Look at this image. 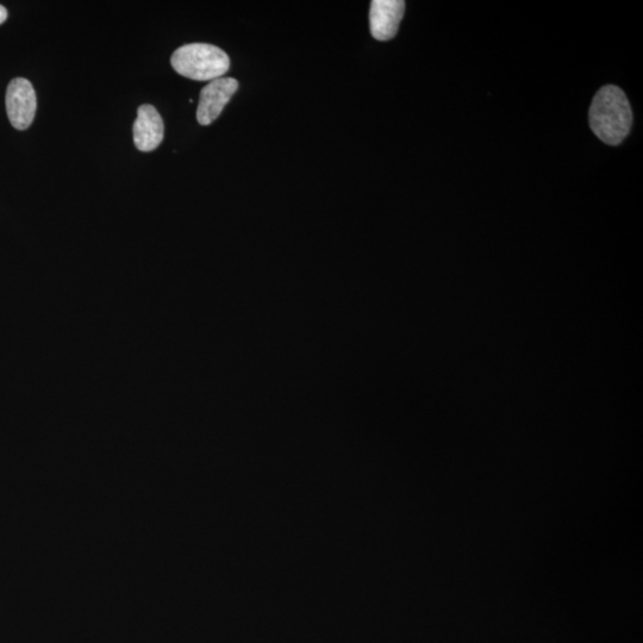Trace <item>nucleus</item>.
Listing matches in <instances>:
<instances>
[{
    "label": "nucleus",
    "mask_w": 643,
    "mask_h": 643,
    "mask_svg": "<svg viewBox=\"0 0 643 643\" xmlns=\"http://www.w3.org/2000/svg\"><path fill=\"white\" fill-rule=\"evenodd\" d=\"M171 64L180 76L196 81H212L222 78L229 71L230 59L221 48L208 43H191L173 53Z\"/></svg>",
    "instance_id": "nucleus-2"
},
{
    "label": "nucleus",
    "mask_w": 643,
    "mask_h": 643,
    "mask_svg": "<svg viewBox=\"0 0 643 643\" xmlns=\"http://www.w3.org/2000/svg\"><path fill=\"white\" fill-rule=\"evenodd\" d=\"M36 93L30 81L16 78L6 91V112L11 126L17 130H27L36 115Z\"/></svg>",
    "instance_id": "nucleus-3"
},
{
    "label": "nucleus",
    "mask_w": 643,
    "mask_h": 643,
    "mask_svg": "<svg viewBox=\"0 0 643 643\" xmlns=\"http://www.w3.org/2000/svg\"><path fill=\"white\" fill-rule=\"evenodd\" d=\"M239 89V81L233 78H220L210 81L201 92L197 109V121L201 126H209L222 114L230 99Z\"/></svg>",
    "instance_id": "nucleus-4"
},
{
    "label": "nucleus",
    "mask_w": 643,
    "mask_h": 643,
    "mask_svg": "<svg viewBox=\"0 0 643 643\" xmlns=\"http://www.w3.org/2000/svg\"><path fill=\"white\" fill-rule=\"evenodd\" d=\"M135 146L141 152H152L164 140V121L153 105H141L134 124Z\"/></svg>",
    "instance_id": "nucleus-6"
},
{
    "label": "nucleus",
    "mask_w": 643,
    "mask_h": 643,
    "mask_svg": "<svg viewBox=\"0 0 643 643\" xmlns=\"http://www.w3.org/2000/svg\"><path fill=\"white\" fill-rule=\"evenodd\" d=\"M6 20H8V10L3 5H0V24H3Z\"/></svg>",
    "instance_id": "nucleus-7"
},
{
    "label": "nucleus",
    "mask_w": 643,
    "mask_h": 643,
    "mask_svg": "<svg viewBox=\"0 0 643 643\" xmlns=\"http://www.w3.org/2000/svg\"><path fill=\"white\" fill-rule=\"evenodd\" d=\"M590 127L604 143L620 145L632 129L633 112L626 93L615 85L597 92L590 108Z\"/></svg>",
    "instance_id": "nucleus-1"
},
{
    "label": "nucleus",
    "mask_w": 643,
    "mask_h": 643,
    "mask_svg": "<svg viewBox=\"0 0 643 643\" xmlns=\"http://www.w3.org/2000/svg\"><path fill=\"white\" fill-rule=\"evenodd\" d=\"M405 11L403 0H373L370 11L371 34L378 41L396 36Z\"/></svg>",
    "instance_id": "nucleus-5"
}]
</instances>
